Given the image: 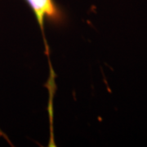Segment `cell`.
<instances>
[{"label":"cell","instance_id":"6da1fadb","mask_svg":"<svg viewBox=\"0 0 147 147\" xmlns=\"http://www.w3.org/2000/svg\"><path fill=\"white\" fill-rule=\"evenodd\" d=\"M30 7L34 15L35 16L37 23L42 33V39L44 42L45 53L48 58L49 65H51L49 60V47L45 37V23L49 22L54 25H62L65 21V14L62 8L58 5L55 0H25Z\"/></svg>","mask_w":147,"mask_h":147}]
</instances>
